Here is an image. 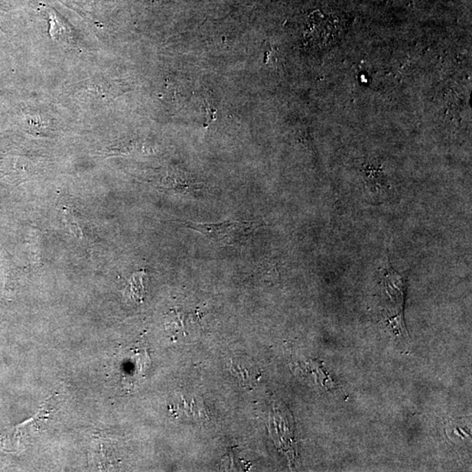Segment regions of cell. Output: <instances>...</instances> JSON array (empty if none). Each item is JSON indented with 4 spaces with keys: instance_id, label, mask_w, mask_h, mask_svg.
Masks as SVG:
<instances>
[{
    "instance_id": "6da1fadb",
    "label": "cell",
    "mask_w": 472,
    "mask_h": 472,
    "mask_svg": "<svg viewBox=\"0 0 472 472\" xmlns=\"http://www.w3.org/2000/svg\"><path fill=\"white\" fill-rule=\"evenodd\" d=\"M178 223L223 246H236L243 243L254 230V224L250 221L229 220L219 223H198L178 220Z\"/></svg>"
},
{
    "instance_id": "7a4b0ae2",
    "label": "cell",
    "mask_w": 472,
    "mask_h": 472,
    "mask_svg": "<svg viewBox=\"0 0 472 472\" xmlns=\"http://www.w3.org/2000/svg\"><path fill=\"white\" fill-rule=\"evenodd\" d=\"M145 272L144 270L141 271L135 272L130 278L128 283H127L125 292H123V297L131 302L134 304H140L144 301L145 298V285L144 278Z\"/></svg>"
},
{
    "instance_id": "3957f363",
    "label": "cell",
    "mask_w": 472,
    "mask_h": 472,
    "mask_svg": "<svg viewBox=\"0 0 472 472\" xmlns=\"http://www.w3.org/2000/svg\"><path fill=\"white\" fill-rule=\"evenodd\" d=\"M65 218H66V220L68 221L70 230L72 231V233L74 234V236L78 237V238H80V237L83 236V233H81L79 224L77 223V221H76L72 213H71L70 210H65Z\"/></svg>"
}]
</instances>
